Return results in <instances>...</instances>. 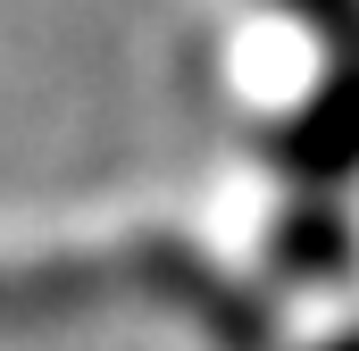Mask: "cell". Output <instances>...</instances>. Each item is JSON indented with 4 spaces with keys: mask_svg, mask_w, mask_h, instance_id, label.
<instances>
[{
    "mask_svg": "<svg viewBox=\"0 0 359 351\" xmlns=\"http://www.w3.org/2000/svg\"><path fill=\"white\" fill-rule=\"evenodd\" d=\"M318 351H359V326H343V335H334V343H318Z\"/></svg>",
    "mask_w": 359,
    "mask_h": 351,
    "instance_id": "obj_5",
    "label": "cell"
},
{
    "mask_svg": "<svg viewBox=\"0 0 359 351\" xmlns=\"http://www.w3.org/2000/svg\"><path fill=\"white\" fill-rule=\"evenodd\" d=\"M268 151H276V168L301 176V184H343V176H359V76L351 67H326L318 92L268 134Z\"/></svg>",
    "mask_w": 359,
    "mask_h": 351,
    "instance_id": "obj_2",
    "label": "cell"
},
{
    "mask_svg": "<svg viewBox=\"0 0 359 351\" xmlns=\"http://www.w3.org/2000/svg\"><path fill=\"white\" fill-rule=\"evenodd\" d=\"M318 51H326V67H351L359 76V0H276Z\"/></svg>",
    "mask_w": 359,
    "mask_h": 351,
    "instance_id": "obj_4",
    "label": "cell"
},
{
    "mask_svg": "<svg viewBox=\"0 0 359 351\" xmlns=\"http://www.w3.org/2000/svg\"><path fill=\"white\" fill-rule=\"evenodd\" d=\"M134 267H142V293H159L168 310H184V318H192L217 351H268V343H276L268 301H259V293H243L234 276H217L201 251H184V243H142Z\"/></svg>",
    "mask_w": 359,
    "mask_h": 351,
    "instance_id": "obj_1",
    "label": "cell"
},
{
    "mask_svg": "<svg viewBox=\"0 0 359 351\" xmlns=\"http://www.w3.org/2000/svg\"><path fill=\"white\" fill-rule=\"evenodd\" d=\"M351 226L334 218V209H292L284 226H276V276L284 284H343L351 276Z\"/></svg>",
    "mask_w": 359,
    "mask_h": 351,
    "instance_id": "obj_3",
    "label": "cell"
}]
</instances>
